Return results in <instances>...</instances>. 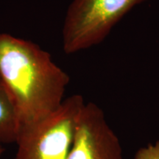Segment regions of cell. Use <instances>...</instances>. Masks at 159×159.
I'll return each instance as SVG.
<instances>
[{
  "mask_svg": "<svg viewBox=\"0 0 159 159\" xmlns=\"http://www.w3.org/2000/svg\"><path fill=\"white\" fill-rule=\"evenodd\" d=\"M0 79L14 104L20 128L56 110L70 82L48 52L8 33H0Z\"/></svg>",
  "mask_w": 159,
  "mask_h": 159,
  "instance_id": "6da1fadb",
  "label": "cell"
},
{
  "mask_svg": "<svg viewBox=\"0 0 159 159\" xmlns=\"http://www.w3.org/2000/svg\"><path fill=\"white\" fill-rule=\"evenodd\" d=\"M85 104L74 94L55 111L20 128L13 159H68L77 119Z\"/></svg>",
  "mask_w": 159,
  "mask_h": 159,
  "instance_id": "7a4b0ae2",
  "label": "cell"
},
{
  "mask_svg": "<svg viewBox=\"0 0 159 159\" xmlns=\"http://www.w3.org/2000/svg\"><path fill=\"white\" fill-rule=\"evenodd\" d=\"M147 1L72 0L63 21V52L75 54L102 42L127 13Z\"/></svg>",
  "mask_w": 159,
  "mask_h": 159,
  "instance_id": "3957f363",
  "label": "cell"
},
{
  "mask_svg": "<svg viewBox=\"0 0 159 159\" xmlns=\"http://www.w3.org/2000/svg\"><path fill=\"white\" fill-rule=\"evenodd\" d=\"M68 159H123L118 136L95 103H85L79 115Z\"/></svg>",
  "mask_w": 159,
  "mask_h": 159,
  "instance_id": "277c9868",
  "label": "cell"
},
{
  "mask_svg": "<svg viewBox=\"0 0 159 159\" xmlns=\"http://www.w3.org/2000/svg\"><path fill=\"white\" fill-rule=\"evenodd\" d=\"M20 130L16 110L0 79V143H16Z\"/></svg>",
  "mask_w": 159,
  "mask_h": 159,
  "instance_id": "5b68a950",
  "label": "cell"
},
{
  "mask_svg": "<svg viewBox=\"0 0 159 159\" xmlns=\"http://www.w3.org/2000/svg\"><path fill=\"white\" fill-rule=\"evenodd\" d=\"M134 159H159V141L141 148L135 154Z\"/></svg>",
  "mask_w": 159,
  "mask_h": 159,
  "instance_id": "8992f818",
  "label": "cell"
},
{
  "mask_svg": "<svg viewBox=\"0 0 159 159\" xmlns=\"http://www.w3.org/2000/svg\"><path fill=\"white\" fill-rule=\"evenodd\" d=\"M3 151H4V149L2 148V144H1V143H0V159L2 158V156Z\"/></svg>",
  "mask_w": 159,
  "mask_h": 159,
  "instance_id": "52a82bcc",
  "label": "cell"
}]
</instances>
